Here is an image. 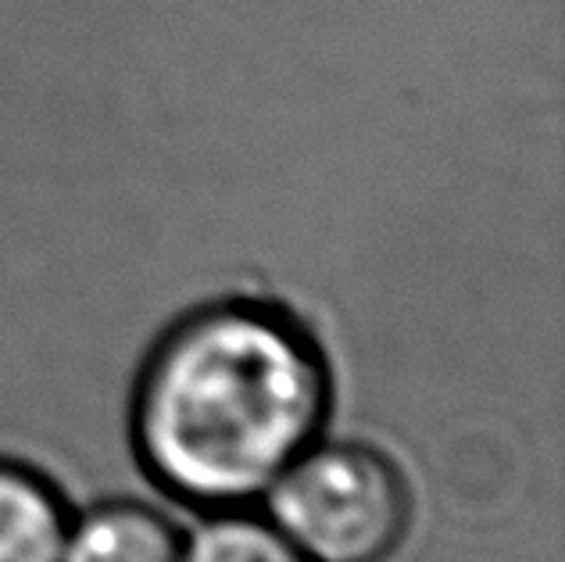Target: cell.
Segmentation results:
<instances>
[{
  "label": "cell",
  "instance_id": "cell-1",
  "mask_svg": "<svg viewBox=\"0 0 565 562\" xmlns=\"http://www.w3.org/2000/svg\"><path fill=\"white\" fill-rule=\"evenodd\" d=\"M333 365L290 305L222 294L175 316L129 394V445L161 495L198 512L255 509L326 434Z\"/></svg>",
  "mask_w": 565,
  "mask_h": 562
},
{
  "label": "cell",
  "instance_id": "cell-5",
  "mask_svg": "<svg viewBox=\"0 0 565 562\" xmlns=\"http://www.w3.org/2000/svg\"><path fill=\"white\" fill-rule=\"evenodd\" d=\"M183 562H308L262 509L204 512L183 534Z\"/></svg>",
  "mask_w": 565,
  "mask_h": 562
},
{
  "label": "cell",
  "instance_id": "cell-3",
  "mask_svg": "<svg viewBox=\"0 0 565 562\" xmlns=\"http://www.w3.org/2000/svg\"><path fill=\"white\" fill-rule=\"evenodd\" d=\"M57 562H183V530L137 498H108L72 512Z\"/></svg>",
  "mask_w": 565,
  "mask_h": 562
},
{
  "label": "cell",
  "instance_id": "cell-2",
  "mask_svg": "<svg viewBox=\"0 0 565 562\" xmlns=\"http://www.w3.org/2000/svg\"><path fill=\"white\" fill-rule=\"evenodd\" d=\"M258 509L308 562H386L408 538L412 487L386 452L322 434Z\"/></svg>",
  "mask_w": 565,
  "mask_h": 562
},
{
  "label": "cell",
  "instance_id": "cell-4",
  "mask_svg": "<svg viewBox=\"0 0 565 562\" xmlns=\"http://www.w3.org/2000/svg\"><path fill=\"white\" fill-rule=\"evenodd\" d=\"M68 523V501L43 473L0 458V562H57Z\"/></svg>",
  "mask_w": 565,
  "mask_h": 562
}]
</instances>
